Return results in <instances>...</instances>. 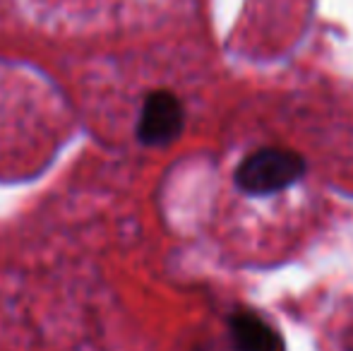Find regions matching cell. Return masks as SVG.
Returning <instances> with one entry per match:
<instances>
[{
	"mask_svg": "<svg viewBox=\"0 0 353 351\" xmlns=\"http://www.w3.org/2000/svg\"><path fill=\"white\" fill-rule=\"evenodd\" d=\"M307 171V164L298 152L281 147H265L252 152L238 164L236 185L248 195H274L293 183H298Z\"/></svg>",
	"mask_w": 353,
	"mask_h": 351,
	"instance_id": "obj_1",
	"label": "cell"
},
{
	"mask_svg": "<svg viewBox=\"0 0 353 351\" xmlns=\"http://www.w3.org/2000/svg\"><path fill=\"white\" fill-rule=\"evenodd\" d=\"M185 126V111L181 99L166 89H157L144 97L140 121H137V140L144 147H166L178 140Z\"/></svg>",
	"mask_w": 353,
	"mask_h": 351,
	"instance_id": "obj_2",
	"label": "cell"
},
{
	"mask_svg": "<svg viewBox=\"0 0 353 351\" xmlns=\"http://www.w3.org/2000/svg\"><path fill=\"white\" fill-rule=\"evenodd\" d=\"M228 337L236 351H281L276 330L250 310H238L228 318Z\"/></svg>",
	"mask_w": 353,
	"mask_h": 351,
	"instance_id": "obj_3",
	"label": "cell"
}]
</instances>
